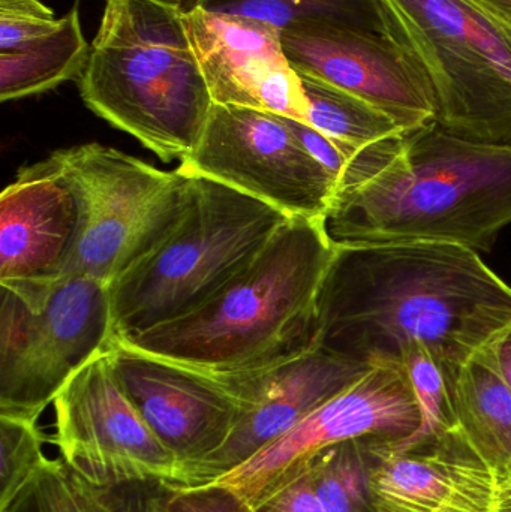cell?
<instances>
[{
	"label": "cell",
	"mask_w": 511,
	"mask_h": 512,
	"mask_svg": "<svg viewBox=\"0 0 511 512\" xmlns=\"http://www.w3.org/2000/svg\"><path fill=\"white\" fill-rule=\"evenodd\" d=\"M186 174L189 198L179 224L108 283L113 339L137 336L203 306L290 219L230 186Z\"/></svg>",
	"instance_id": "cell-5"
},
{
	"label": "cell",
	"mask_w": 511,
	"mask_h": 512,
	"mask_svg": "<svg viewBox=\"0 0 511 512\" xmlns=\"http://www.w3.org/2000/svg\"><path fill=\"white\" fill-rule=\"evenodd\" d=\"M171 489L159 480L129 481L101 487L104 512H167Z\"/></svg>",
	"instance_id": "cell-27"
},
{
	"label": "cell",
	"mask_w": 511,
	"mask_h": 512,
	"mask_svg": "<svg viewBox=\"0 0 511 512\" xmlns=\"http://www.w3.org/2000/svg\"><path fill=\"white\" fill-rule=\"evenodd\" d=\"M167 512H254L233 490L219 484L173 489Z\"/></svg>",
	"instance_id": "cell-28"
},
{
	"label": "cell",
	"mask_w": 511,
	"mask_h": 512,
	"mask_svg": "<svg viewBox=\"0 0 511 512\" xmlns=\"http://www.w3.org/2000/svg\"><path fill=\"white\" fill-rule=\"evenodd\" d=\"M335 251L323 219L290 218L203 306L113 340L212 375L275 366L312 348L318 292Z\"/></svg>",
	"instance_id": "cell-3"
},
{
	"label": "cell",
	"mask_w": 511,
	"mask_h": 512,
	"mask_svg": "<svg viewBox=\"0 0 511 512\" xmlns=\"http://www.w3.org/2000/svg\"><path fill=\"white\" fill-rule=\"evenodd\" d=\"M45 441L38 420L0 415V507L47 462Z\"/></svg>",
	"instance_id": "cell-25"
},
{
	"label": "cell",
	"mask_w": 511,
	"mask_h": 512,
	"mask_svg": "<svg viewBox=\"0 0 511 512\" xmlns=\"http://www.w3.org/2000/svg\"><path fill=\"white\" fill-rule=\"evenodd\" d=\"M80 201V234L65 277L108 283L179 224L189 198L185 171H162L114 147L56 150Z\"/></svg>",
	"instance_id": "cell-7"
},
{
	"label": "cell",
	"mask_w": 511,
	"mask_h": 512,
	"mask_svg": "<svg viewBox=\"0 0 511 512\" xmlns=\"http://www.w3.org/2000/svg\"><path fill=\"white\" fill-rule=\"evenodd\" d=\"M511 325V286L465 246H336L318 292L312 348L374 366L422 343L452 381Z\"/></svg>",
	"instance_id": "cell-1"
},
{
	"label": "cell",
	"mask_w": 511,
	"mask_h": 512,
	"mask_svg": "<svg viewBox=\"0 0 511 512\" xmlns=\"http://www.w3.org/2000/svg\"><path fill=\"white\" fill-rule=\"evenodd\" d=\"M324 230L335 246L449 243L491 251L511 224V146L438 125L357 150Z\"/></svg>",
	"instance_id": "cell-2"
},
{
	"label": "cell",
	"mask_w": 511,
	"mask_h": 512,
	"mask_svg": "<svg viewBox=\"0 0 511 512\" xmlns=\"http://www.w3.org/2000/svg\"><path fill=\"white\" fill-rule=\"evenodd\" d=\"M185 0H104L81 101L164 162L191 155L213 101L183 29Z\"/></svg>",
	"instance_id": "cell-4"
},
{
	"label": "cell",
	"mask_w": 511,
	"mask_h": 512,
	"mask_svg": "<svg viewBox=\"0 0 511 512\" xmlns=\"http://www.w3.org/2000/svg\"><path fill=\"white\" fill-rule=\"evenodd\" d=\"M0 415L39 420L66 382L113 339L108 285L69 276L41 306L0 295Z\"/></svg>",
	"instance_id": "cell-8"
},
{
	"label": "cell",
	"mask_w": 511,
	"mask_h": 512,
	"mask_svg": "<svg viewBox=\"0 0 511 512\" xmlns=\"http://www.w3.org/2000/svg\"><path fill=\"white\" fill-rule=\"evenodd\" d=\"M297 74L308 101V125L350 152L356 153L405 132L389 114L371 102L314 75Z\"/></svg>",
	"instance_id": "cell-20"
},
{
	"label": "cell",
	"mask_w": 511,
	"mask_h": 512,
	"mask_svg": "<svg viewBox=\"0 0 511 512\" xmlns=\"http://www.w3.org/2000/svg\"><path fill=\"white\" fill-rule=\"evenodd\" d=\"M401 364L413 385L422 420L413 435L396 444L386 442V445L393 453H416L452 436L458 424L449 379L431 351L422 343H411L402 351Z\"/></svg>",
	"instance_id": "cell-22"
},
{
	"label": "cell",
	"mask_w": 511,
	"mask_h": 512,
	"mask_svg": "<svg viewBox=\"0 0 511 512\" xmlns=\"http://www.w3.org/2000/svg\"><path fill=\"white\" fill-rule=\"evenodd\" d=\"M458 429L453 433L483 462L511 466V388L488 346L450 381Z\"/></svg>",
	"instance_id": "cell-18"
},
{
	"label": "cell",
	"mask_w": 511,
	"mask_h": 512,
	"mask_svg": "<svg viewBox=\"0 0 511 512\" xmlns=\"http://www.w3.org/2000/svg\"><path fill=\"white\" fill-rule=\"evenodd\" d=\"M53 408L60 459L93 486L176 483L179 462L123 390L108 348L66 382Z\"/></svg>",
	"instance_id": "cell-11"
},
{
	"label": "cell",
	"mask_w": 511,
	"mask_h": 512,
	"mask_svg": "<svg viewBox=\"0 0 511 512\" xmlns=\"http://www.w3.org/2000/svg\"><path fill=\"white\" fill-rule=\"evenodd\" d=\"M288 120H290L291 128H293L294 134L297 135L300 143L305 147L306 152L315 161L320 162L339 182L348 161H350L354 153L333 141L332 138L321 134L314 126L308 125L305 122H299V120L290 119V117H288Z\"/></svg>",
	"instance_id": "cell-29"
},
{
	"label": "cell",
	"mask_w": 511,
	"mask_h": 512,
	"mask_svg": "<svg viewBox=\"0 0 511 512\" xmlns=\"http://www.w3.org/2000/svg\"><path fill=\"white\" fill-rule=\"evenodd\" d=\"M108 354L123 390L179 462V477L227 444L243 406L219 376L113 339Z\"/></svg>",
	"instance_id": "cell-14"
},
{
	"label": "cell",
	"mask_w": 511,
	"mask_h": 512,
	"mask_svg": "<svg viewBox=\"0 0 511 512\" xmlns=\"http://www.w3.org/2000/svg\"><path fill=\"white\" fill-rule=\"evenodd\" d=\"M510 469H511V466H510Z\"/></svg>",
	"instance_id": "cell-33"
},
{
	"label": "cell",
	"mask_w": 511,
	"mask_h": 512,
	"mask_svg": "<svg viewBox=\"0 0 511 512\" xmlns=\"http://www.w3.org/2000/svg\"><path fill=\"white\" fill-rule=\"evenodd\" d=\"M0 512H104L101 487L62 459H48Z\"/></svg>",
	"instance_id": "cell-24"
},
{
	"label": "cell",
	"mask_w": 511,
	"mask_h": 512,
	"mask_svg": "<svg viewBox=\"0 0 511 512\" xmlns=\"http://www.w3.org/2000/svg\"><path fill=\"white\" fill-rule=\"evenodd\" d=\"M420 420L407 370L398 363L374 364L350 387L212 484L233 490L255 510L299 480L329 448L353 439L396 444L413 435Z\"/></svg>",
	"instance_id": "cell-9"
},
{
	"label": "cell",
	"mask_w": 511,
	"mask_h": 512,
	"mask_svg": "<svg viewBox=\"0 0 511 512\" xmlns=\"http://www.w3.org/2000/svg\"><path fill=\"white\" fill-rule=\"evenodd\" d=\"M281 210L290 218L323 219L338 180L315 161L288 117L215 105L197 147L180 165Z\"/></svg>",
	"instance_id": "cell-10"
},
{
	"label": "cell",
	"mask_w": 511,
	"mask_h": 512,
	"mask_svg": "<svg viewBox=\"0 0 511 512\" xmlns=\"http://www.w3.org/2000/svg\"><path fill=\"white\" fill-rule=\"evenodd\" d=\"M80 201L56 153L27 165L0 195V286L41 306L65 279Z\"/></svg>",
	"instance_id": "cell-16"
},
{
	"label": "cell",
	"mask_w": 511,
	"mask_h": 512,
	"mask_svg": "<svg viewBox=\"0 0 511 512\" xmlns=\"http://www.w3.org/2000/svg\"><path fill=\"white\" fill-rule=\"evenodd\" d=\"M182 23L213 104L308 123L302 80L285 56L279 27L201 6L185 8Z\"/></svg>",
	"instance_id": "cell-15"
},
{
	"label": "cell",
	"mask_w": 511,
	"mask_h": 512,
	"mask_svg": "<svg viewBox=\"0 0 511 512\" xmlns=\"http://www.w3.org/2000/svg\"><path fill=\"white\" fill-rule=\"evenodd\" d=\"M254 512H326L318 501L308 474H303L299 480L267 499Z\"/></svg>",
	"instance_id": "cell-30"
},
{
	"label": "cell",
	"mask_w": 511,
	"mask_h": 512,
	"mask_svg": "<svg viewBox=\"0 0 511 512\" xmlns=\"http://www.w3.org/2000/svg\"><path fill=\"white\" fill-rule=\"evenodd\" d=\"M191 6L246 15L281 30L303 21H330L390 36L383 0H185V8Z\"/></svg>",
	"instance_id": "cell-21"
},
{
	"label": "cell",
	"mask_w": 511,
	"mask_h": 512,
	"mask_svg": "<svg viewBox=\"0 0 511 512\" xmlns=\"http://www.w3.org/2000/svg\"><path fill=\"white\" fill-rule=\"evenodd\" d=\"M371 468V439H353L321 453L306 474L326 512H375Z\"/></svg>",
	"instance_id": "cell-23"
},
{
	"label": "cell",
	"mask_w": 511,
	"mask_h": 512,
	"mask_svg": "<svg viewBox=\"0 0 511 512\" xmlns=\"http://www.w3.org/2000/svg\"><path fill=\"white\" fill-rule=\"evenodd\" d=\"M282 47L297 72L371 102L404 131L437 120L428 78L392 36L330 21H303L282 30Z\"/></svg>",
	"instance_id": "cell-13"
},
{
	"label": "cell",
	"mask_w": 511,
	"mask_h": 512,
	"mask_svg": "<svg viewBox=\"0 0 511 512\" xmlns=\"http://www.w3.org/2000/svg\"><path fill=\"white\" fill-rule=\"evenodd\" d=\"M56 17L41 0H0V51L17 50L57 29Z\"/></svg>",
	"instance_id": "cell-26"
},
{
	"label": "cell",
	"mask_w": 511,
	"mask_h": 512,
	"mask_svg": "<svg viewBox=\"0 0 511 512\" xmlns=\"http://www.w3.org/2000/svg\"><path fill=\"white\" fill-rule=\"evenodd\" d=\"M371 367L311 348L267 369L216 375L242 403V417L227 444L185 469L171 489L215 483L350 387Z\"/></svg>",
	"instance_id": "cell-12"
},
{
	"label": "cell",
	"mask_w": 511,
	"mask_h": 512,
	"mask_svg": "<svg viewBox=\"0 0 511 512\" xmlns=\"http://www.w3.org/2000/svg\"><path fill=\"white\" fill-rule=\"evenodd\" d=\"M389 35L428 78L438 125L511 146V26L468 0H383Z\"/></svg>",
	"instance_id": "cell-6"
},
{
	"label": "cell",
	"mask_w": 511,
	"mask_h": 512,
	"mask_svg": "<svg viewBox=\"0 0 511 512\" xmlns=\"http://www.w3.org/2000/svg\"><path fill=\"white\" fill-rule=\"evenodd\" d=\"M511 26V0H468Z\"/></svg>",
	"instance_id": "cell-32"
},
{
	"label": "cell",
	"mask_w": 511,
	"mask_h": 512,
	"mask_svg": "<svg viewBox=\"0 0 511 512\" xmlns=\"http://www.w3.org/2000/svg\"><path fill=\"white\" fill-rule=\"evenodd\" d=\"M489 348L494 352L498 367H500L511 388V325L489 343Z\"/></svg>",
	"instance_id": "cell-31"
},
{
	"label": "cell",
	"mask_w": 511,
	"mask_h": 512,
	"mask_svg": "<svg viewBox=\"0 0 511 512\" xmlns=\"http://www.w3.org/2000/svg\"><path fill=\"white\" fill-rule=\"evenodd\" d=\"M398 454L371 439L375 512H511V469L483 462L458 438Z\"/></svg>",
	"instance_id": "cell-17"
},
{
	"label": "cell",
	"mask_w": 511,
	"mask_h": 512,
	"mask_svg": "<svg viewBox=\"0 0 511 512\" xmlns=\"http://www.w3.org/2000/svg\"><path fill=\"white\" fill-rule=\"evenodd\" d=\"M90 44L81 27L78 3L50 35L17 50L0 51V101H18L80 80Z\"/></svg>",
	"instance_id": "cell-19"
}]
</instances>
